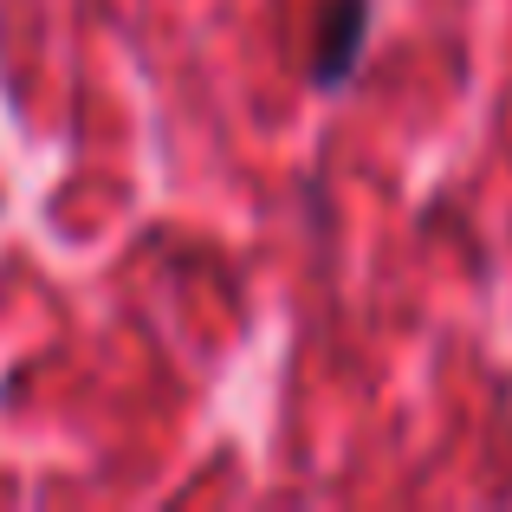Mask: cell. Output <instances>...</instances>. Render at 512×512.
<instances>
[{"instance_id":"6da1fadb","label":"cell","mask_w":512,"mask_h":512,"mask_svg":"<svg viewBox=\"0 0 512 512\" xmlns=\"http://www.w3.org/2000/svg\"><path fill=\"white\" fill-rule=\"evenodd\" d=\"M363 33H370V0H331L318 13V52H312V78L325 91H338L363 59Z\"/></svg>"}]
</instances>
